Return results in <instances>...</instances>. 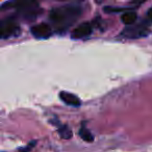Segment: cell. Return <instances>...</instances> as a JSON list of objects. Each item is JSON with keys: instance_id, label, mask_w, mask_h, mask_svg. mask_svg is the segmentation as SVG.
Masks as SVG:
<instances>
[{"instance_id": "obj_10", "label": "cell", "mask_w": 152, "mask_h": 152, "mask_svg": "<svg viewBox=\"0 0 152 152\" xmlns=\"http://www.w3.org/2000/svg\"><path fill=\"white\" fill-rule=\"evenodd\" d=\"M79 137L83 140V141L88 142V143H92L94 141V135L92 134V132L87 128L86 126H81L79 129Z\"/></svg>"}, {"instance_id": "obj_7", "label": "cell", "mask_w": 152, "mask_h": 152, "mask_svg": "<svg viewBox=\"0 0 152 152\" xmlns=\"http://www.w3.org/2000/svg\"><path fill=\"white\" fill-rule=\"evenodd\" d=\"M59 98H61V100L64 103L68 104V105H70V106H74V107H78L81 104L80 99L76 95H74V94H72V93H69V92H66V91L61 92V93H59Z\"/></svg>"}, {"instance_id": "obj_5", "label": "cell", "mask_w": 152, "mask_h": 152, "mask_svg": "<svg viewBox=\"0 0 152 152\" xmlns=\"http://www.w3.org/2000/svg\"><path fill=\"white\" fill-rule=\"evenodd\" d=\"M51 26L46 23H40L31 28V34L38 39H46L51 36Z\"/></svg>"}, {"instance_id": "obj_8", "label": "cell", "mask_w": 152, "mask_h": 152, "mask_svg": "<svg viewBox=\"0 0 152 152\" xmlns=\"http://www.w3.org/2000/svg\"><path fill=\"white\" fill-rule=\"evenodd\" d=\"M52 123H54V124H56L55 126H57V131H58L59 135H61V137H63V139L65 140H69L71 139L72 137V130L70 129V127L68 126V125H65V124H61L59 123V121L57 122V121H51Z\"/></svg>"}, {"instance_id": "obj_3", "label": "cell", "mask_w": 152, "mask_h": 152, "mask_svg": "<svg viewBox=\"0 0 152 152\" xmlns=\"http://www.w3.org/2000/svg\"><path fill=\"white\" fill-rule=\"evenodd\" d=\"M150 32V30L146 27L145 25H142V24H137V25H131L128 26L127 28H125L122 31L121 36L125 37V38L128 39H137L142 38V37L147 36Z\"/></svg>"}, {"instance_id": "obj_11", "label": "cell", "mask_w": 152, "mask_h": 152, "mask_svg": "<svg viewBox=\"0 0 152 152\" xmlns=\"http://www.w3.org/2000/svg\"><path fill=\"white\" fill-rule=\"evenodd\" d=\"M147 18L150 22H152V7L149 9V11L147 12Z\"/></svg>"}, {"instance_id": "obj_6", "label": "cell", "mask_w": 152, "mask_h": 152, "mask_svg": "<svg viewBox=\"0 0 152 152\" xmlns=\"http://www.w3.org/2000/svg\"><path fill=\"white\" fill-rule=\"evenodd\" d=\"M92 25L89 22H85V23L78 25L75 29L72 31V38L73 39H83L86 37H89L92 34Z\"/></svg>"}, {"instance_id": "obj_2", "label": "cell", "mask_w": 152, "mask_h": 152, "mask_svg": "<svg viewBox=\"0 0 152 152\" xmlns=\"http://www.w3.org/2000/svg\"><path fill=\"white\" fill-rule=\"evenodd\" d=\"M19 29L20 26L17 21L13 18H7L1 21V24H0V37L1 39H9L18 34Z\"/></svg>"}, {"instance_id": "obj_1", "label": "cell", "mask_w": 152, "mask_h": 152, "mask_svg": "<svg viewBox=\"0 0 152 152\" xmlns=\"http://www.w3.org/2000/svg\"><path fill=\"white\" fill-rule=\"evenodd\" d=\"M80 14L81 7L70 4L65 5V7H54L50 12L49 18L53 23L57 24V25H65V24H70L72 21L77 19V17Z\"/></svg>"}, {"instance_id": "obj_4", "label": "cell", "mask_w": 152, "mask_h": 152, "mask_svg": "<svg viewBox=\"0 0 152 152\" xmlns=\"http://www.w3.org/2000/svg\"><path fill=\"white\" fill-rule=\"evenodd\" d=\"M7 9H16L22 10V11H28V10H36L38 7V3L32 1H20V2H5L2 4V10Z\"/></svg>"}, {"instance_id": "obj_9", "label": "cell", "mask_w": 152, "mask_h": 152, "mask_svg": "<svg viewBox=\"0 0 152 152\" xmlns=\"http://www.w3.org/2000/svg\"><path fill=\"white\" fill-rule=\"evenodd\" d=\"M137 15L135 12L128 11L123 14L122 17H121V20H122L123 24H125V25H127V26H131L137 21Z\"/></svg>"}]
</instances>
